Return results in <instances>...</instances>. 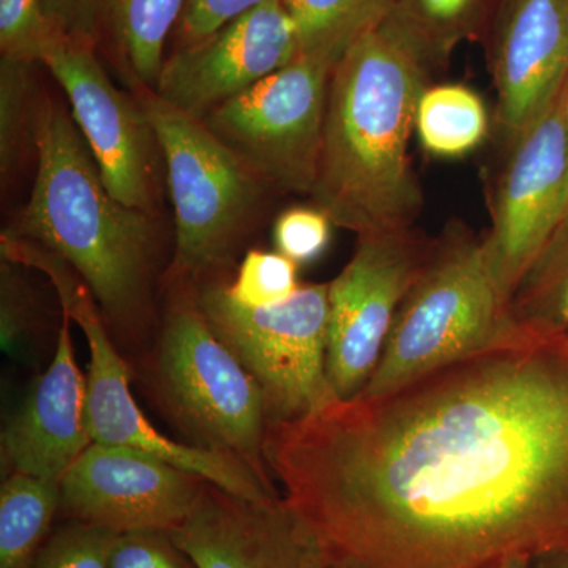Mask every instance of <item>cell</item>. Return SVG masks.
<instances>
[{
  "label": "cell",
  "mask_w": 568,
  "mask_h": 568,
  "mask_svg": "<svg viewBox=\"0 0 568 568\" xmlns=\"http://www.w3.org/2000/svg\"><path fill=\"white\" fill-rule=\"evenodd\" d=\"M264 454L345 568L568 549V336L518 328L386 395L271 424Z\"/></svg>",
  "instance_id": "obj_1"
},
{
  "label": "cell",
  "mask_w": 568,
  "mask_h": 568,
  "mask_svg": "<svg viewBox=\"0 0 568 568\" xmlns=\"http://www.w3.org/2000/svg\"><path fill=\"white\" fill-rule=\"evenodd\" d=\"M429 71L383 29L366 33L328 81L312 200L357 235L409 230L424 205L409 140Z\"/></svg>",
  "instance_id": "obj_2"
},
{
  "label": "cell",
  "mask_w": 568,
  "mask_h": 568,
  "mask_svg": "<svg viewBox=\"0 0 568 568\" xmlns=\"http://www.w3.org/2000/svg\"><path fill=\"white\" fill-rule=\"evenodd\" d=\"M33 138L39 163L31 197L2 235L58 254L112 323H132L151 275L148 212L126 207L108 192L88 142L61 103L40 108Z\"/></svg>",
  "instance_id": "obj_3"
},
{
  "label": "cell",
  "mask_w": 568,
  "mask_h": 568,
  "mask_svg": "<svg viewBox=\"0 0 568 568\" xmlns=\"http://www.w3.org/2000/svg\"><path fill=\"white\" fill-rule=\"evenodd\" d=\"M518 328L489 272L484 241L463 224H450L433 241L358 396L386 395Z\"/></svg>",
  "instance_id": "obj_4"
},
{
  "label": "cell",
  "mask_w": 568,
  "mask_h": 568,
  "mask_svg": "<svg viewBox=\"0 0 568 568\" xmlns=\"http://www.w3.org/2000/svg\"><path fill=\"white\" fill-rule=\"evenodd\" d=\"M0 252L2 260L48 275L61 301L62 315L80 325L88 339L91 362L85 376V418L93 443L148 452L244 499L263 500L280 496L241 459L211 448L175 443L153 426L134 399L129 365L108 336L91 290L69 263L33 242L6 235L0 237Z\"/></svg>",
  "instance_id": "obj_5"
},
{
  "label": "cell",
  "mask_w": 568,
  "mask_h": 568,
  "mask_svg": "<svg viewBox=\"0 0 568 568\" xmlns=\"http://www.w3.org/2000/svg\"><path fill=\"white\" fill-rule=\"evenodd\" d=\"M156 379L168 409L196 446L241 459L276 489L264 454L268 417L263 392L196 302H179L168 313Z\"/></svg>",
  "instance_id": "obj_6"
},
{
  "label": "cell",
  "mask_w": 568,
  "mask_h": 568,
  "mask_svg": "<svg viewBox=\"0 0 568 568\" xmlns=\"http://www.w3.org/2000/svg\"><path fill=\"white\" fill-rule=\"evenodd\" d=\"M134 93L166 162L178 235L175 264L189 274L219 267L245 233L264 183L201 119L178 110L153 89Z\"/></svg>",
  "instance_id": "obj_7"
},
{
  "label": "cell",
  "mask_w": 568,
  "mask_h": 568,
  "mask_svg": "<svg viewBox=\"0 0 568 568\" xmlns=\"http://www.w3.org/2000/svg\"><path fill=\"white\" fill-rule=\"evenodd\" d=\"M196 304L263 392L268 425L312 416L336 402L327 376L328 283L304 284L264 308L239 305L226 284H211Z\"/></svg>",
  "instance_id": "obj_8"
},
{
  "label": "cell",
  "mask_w": 568,
  "mask_h": 568,
  "mask_svg": "<svg viewBox=\"0 0 568 568\" xmlns=\"http://www.w3.org/2000/svg\"><path fill=\"white\" fill-rule=\"evenodd\" d=\"M332 70L323 59L301 54L203 122L264 185L312 196Z\"/></svg>",
  "instance_id": "obj_9"
},
{
  "label": "cell",
  "mask_w": 568,
  "mask_h": 568,
  "mask_svg": "<svg viewBox=\"0 0 568 568\" xmlns=\"http://www.w3.org/2000/svg\"><path fill=\"white\" fill-rule=\"evenodd\" d=\"M567 84L547 110L508 140L484 241L489 272L507 305L534 257L568 211Z\"/></svg>",
  "instance_id": "obj_10"
},
{
  "label": "cell",
  "mask_w": 568,
  "mask_h": 568,
  "mask_svg": "<svg viewBox=\"0 0 568 568\" xmlns=\"http://www.w3.org/2000/svg\"><path fill=\"white\" fill-rule=\"evenodd\" d=\"M432 244L413 227L358 235L349 263L328 283L327 376L339 402L368 384Z\"/></svg>",
  "instance_id": "obj_11"
},
{
  "label": "cell",
  "mask_w": 568,
  "mask_h": 568,
  "mask_svg": "<svg viewBox=\"0 0 568 568\" xmlns=\"http://www.w3.org/2000/svg\"><path fill=\"white\" fill-rule=\"evenodd\" d=\"M204 478L136 448L92 443L61 481V510L74 521L123 534L178 529Z\"/></svg>",
  "instance_id": "obj_12"
},
{
  "label": "cell",
  "mask_w": 568,
  "mask_h": 568,
  "mask_svg": "<svg viewBox=\"0 0 568 568\" xmlns=\"http://www.w3.org/2000/svg\"><path fill=\"white\" fill-rule=\"evenodd\" d=\"M301 55L297 29L283 0H267L164 61L155 92L203 119L215 108Z\"/></svg>",
  "instance_id": "obj_13"
},
{
  "label": "cell",
  "mask_w": 568,
  "mask_h": 568,
  "mask_svg": "<svg viewBox=\"0 0 568 568\" xmlns=\"http://www.w3.org/2000/svg\"><path fill=\"white\" fill-rule=\"evenodd\" d=\"M41 62L65 92L108 192L126 207L148 212L156 140L138 100L112 84L95 51L84 44L58 37Z\"/></svg>",
  "instance_id": "obj_14"
},
{
  "label": "cell",
  "mask_w": 568,
  "mask_h": 568,
  "mask_svg": "<svg viewBox=\"0 0 568 568\" xmlns=\"http://www.w3.org/2000/svg\"><path fill=\"white\" fill-rule=\"evenodd\" d=\"M175 544L197 568H327L331 552L284 496L244 499L205 481Z\"/></svg>",
  "instance_id": "obj_15"
},
{
  "label": "cell",
  "mask_w": 568,
  "mask_h": 568,
  "mask_svg": "<svg viewBox=\"0 0 568 568\" xmlns=\"http://www.w3.org/2000/svg\"><path fill=\"white\" fill-rule=\"evenodd\" d=\"M489 69L496 121L507 141L568 81V0H503L493 20Z\"/></svg>",
  "instance_id": "obj_16"
},
{
  "label": "cell",
  "mask_w": 568,
  "mask_h": 568,
  "mask_svg": "<svg viewBox=\"0 0 568 568\" xmlns=\"http://www.w3.org/2000/svg\"><path fill=\"white\" fill-rule=\"evenodd\" d=\"M58 345L47 372L2 432L3 469L61 484L93 443L88 429V377L74 357L70 317L62 315Z\"/></svg>",
  "instance_id": "obj_17"
},
{
  "label": "cell",
  "mask_w": 568,
  "mask_h": 568,
  "mask_svg": "<svg viewBox=\"0 0 568 568\" xmlns=\"http://www.w3.org/2000/svg\"><path fill=\"white\" fill-rule=\"evenodd\" d=\"M59 39L102 50L133 91H155L185 0H41Z\"/></svg>",
  "instance_id": "obj_18"
},
{
  "label": "cell",
  "mask_w": 568,
  "mask_h": 568,
  "mask_svg": "<svg viewBox=\"0 0 568 568\" xmlns=\"http://www.w3.org/2000/svg\"><path fill=\"white\" fill-rule=\"evenodd\" d=\"M503 0H394L379 29L432 71L495 20Z\"/></svg>",
  "instance_id": "obj_19"
},
{
  "label": "cell",
  "mask_w": 568,
  "mask_h": 568,
  "mask_svg": "<svg viewBox=\"0 0 568 568\" xmlns=\"http://www.w3.org/2000/svg\"><path fill=\"white\" fill-rule=\"evenodd\" d=\"M61 510V484L10 473L0 487V568H28Z\"/></svg>",
  "instance_id": "obj_20"
},
{
  "label": "cell",
  "mask_w": 568,
  "mask_h": 568,
  "mask_svg": "<svg viewBox=\"0 0 568 568\" xmlns=\"http://www.w3.org/2000/svg\"><path fill=\"white\" fill-rule=\"evenodd\" d=\"M508 315L523 331L568 336V219L526 268Z\"/></svg>",
  "instance_id": "obj_21"
},
{
  "label": "cell",
  "mask_w": 568,
  "mask_h": 568,
  "mask_svg": "<svg viewBox=\"0 0 568 568\" xmlns=\"http://www.w3.org/2000/svg\"><path fill=\"white\" fill-rule=\"evenodd\" d=\"M297 29L301 54L336 65L355 41L376 31L394 0H283Z\"/></svg>",
  "instance_id": "obj_22"
},
{
  "label": "cell",
  "mask_w": 568,
  "mask_h": 568,
  "mask_svg": "<svg viewBox=\"0 0 568 568\" xmlns=\"http://www.w3.org/2000/svg\"><path fill=\"white\" fill-rule=\"evenodd\" d=\"M488 130L487 106L480 95L466 85H428L418 99V141L437 159H459L476 151Z\"/></svg>",
  "instance_id": "obj_23"
},
{
  "label": "cell",
  "mask_w": 568,
  "mask_h": 568,
  "mask_svg": "<svg viewBox=\"0 0 568 568\" xmlns=\"http://www.w3.org/2000/svg\"><path fill=\"white\" fill-rule=\"evenodd\" d=\"M32 63L0 61V173L6 181L17 170L32 121Z\"/></svg>",
  "instance_id": "obj_24"
},
{
  "label": "cell",
  "mask_w": 568,
  "mask_h": 568,
  "mask_svg": "<svg viewBox=\"0 0 568 568\" xmlns=\"http://www.w3.org/2000/svg\"><path fill=\"white\" fill-rule=\"evenodd\" d=\"M114 530L70 519L52 529L28 568H110Z\"/></svg>",
  "instance_id": "obj_25"
},
{
  "label": "cell",
  "mask_w": 568,
  "mask_h": 568,
  "mask_svg": "<svg viewBox=\"0 0 568 568\" xmlns=\"http://www.w3.org/2000/svg\"><path fill=\"white\" fill-rule=\"evenodd\" d=\"M301 286L294 261L282 253L253 250L242 261L237 280L227 286V293L239 305L264 308L293 297Z\"/></svg>",
  "instance_id": "obj_26"
},
{
  "label": "cell",
  "mask_w": 568,
  "mask_h": 568,
  "mask_svg": "<svg viewBox=\"0 0 568 568\" xmlns=\"http://www.w3.org/2000/svg\"><path fill=\"white\" fill-rule=\"evenodd\" d=\"M21 264L0 265V346L10 357H22L39 324V302Z\"/></svg>",
  "instance_id": "obj_27"
},
{
  "label": "cell",
  "mask_w": 568,
  "mask_h": 568,
  "mask_svg": "<svg viewBox=\"0 0 568 568\" xmlns=\"http://www.w3.org/2000/svg\"><path fill=\"white\" fill-rule=\"evenodd\" d=\"M41 0H0V50L3 58L41 62L54 43Z\"/></svg>",
  "instance_id": "obj_28"
},
{
  "label": "cell",
  "mask_w": 568,
  "mask_h": 568,
  "mask_svg": "<svg viewBox=\"0 0 568 568\" xmlns=\"http://www.w3.org/2000/svg\"><path fill=\"white\" fill-rule=\"evenodd\" d=\"M332 224L317 207L290 209L275 223L276 250L297 265L313 263L327 250Z\"/></svg>",
  "instance_id": "obj_29"
},
{
  "label": "cell",
  "mask_w": 568,
  "mask_h": 568,
  "mask_svg": "<svg viewBox=\"0 0 568 568\" xmlns=\"http://www.w3.org/2000/svg\"><path fill=\"white\" fill-rule=\"evenodd\" d=\"M110 568H197L171 532L159 529L119 534Z\"/></svg>",
  "instance_id": "obj_30"
},
{
  "label": "cell",
  "mask_w": 568,
  "mask_h": 568,
  "mask_svg": "<svg viewBox=\"0 0 568 568\" xmlns=\"http://www.w3.org/2000/svg\"><path fill=\"white\" fill-rule=\"evenodd\" d=\"M264 2L267 0H185L178 22L183 47L207 39L226 22Z\"/></svg>",
  "instance_id": "obj_31"
},
{
  "label": "cell",
  "mask_w": 568,
  "mask_h": 568,
  "mask_svg": "<svg viewBox=\"0 0 568 568\" xmlns=\"http://www.w3.org/2000/svg\"><path fill=\"white\" fill-rule=\"evenodd\" d=\"M529 568H568V549L544 552L530 559Z\"/></svg>",
  "instance_id": "obj_32"
},
{
  "label": "cell",
  "mask_w": 568,
  "mask_h": 568,
  "mask_svg": "<svg viewBox=\"0 0 568 568\" xmlns=\"http://www.w3.org/2000/svg\"><path fill=\"white\" fill-rule=\"evenodd\" d=\"M529 558H508L485 568H529Z\"/></svg>",
  "instance_id": "obj_33"
},
{
  "label": "cell",
  "mask_w": 568,
  "mask_h": 568,
  "mask_svg": "<svg viewBox=\"0 0 568 568\" xmlns=\"http://www.w3.org/2000/svg\"><path fill=\"white\" fill-rule=\"evenodd\" d=\"M327 568H345V567H342V566H338V564L332 562L331 566H328Z\"/></svg>",
  "instance_id": "obj_34"
},
{
  "label": "cell",
  "mask_w": 568,
  "mask_h": 568,
  "mask_svg": "<svg viewBox=\"0 0 568 568\" xmlns=\"http://www.w3.org/2000/svg\"><path fill=\"white\" fill-rule=\"evenodd\" d=\"M567 115H568V88H567ZM567 219H568V211H567L566 220ZM566 220H564V222H566Z\"/></svg>",
  "instance_id": "obj_35"
}]
</instances>
